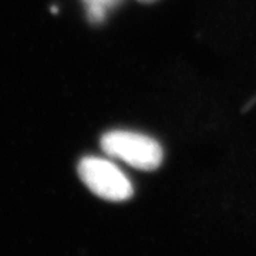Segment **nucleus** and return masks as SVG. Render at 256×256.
<instances>
[{"instance_id": "f03ea898", "label": "nucleus", "mask_w": 256, "mask_h": 256, "mask_svg": "<svg viewBox=\"0 0 256 256\" xmlns=\"http://www.w3.org/2000/svg\"><path fill=\"white\" fill-rule=\"evenodd\" d=\"M78 175L86 186L102 200L121 202L132 196V185L127 175L108 160L82 158L78 164Z\"/></svg>"}, {"instance_id": "7ed1b4c3", "label": "nucleus", "mask_w": 256, "mask_h": 256, "mask_svg": "<svg viewBox=\"0 0 256 256\" xmlns=\"http://www.w3.org/2000/svg\"><path fill=\"white\" fill-rule=\"evenodd\" d=\"M82 3L86 6L88 20L94 24H98L104 22L110 10L117 8L120 3H122V0H82Z\"/></svg>"}, {"instance_id": "f257e3e1", "label": "nucleus", "mask_w": 256, "mask_h": 256, "mask_svg": "<svg viewBox=\"0 0 256 256\" xmlns=\"http://www.w3.org/2000/svg\"><path fill=\"white\" fill-rule=\"evenodd\" d=\"M101 146L110 156L142 171L156 170L164 156L156 140L134 131H110L101 138Z\"/></svg>"}, {"instance_id": "20e7f679", "label": "nucleus", "mask_w": 256, "mask_h": 256, "mask_svg": "<svg viewBox=\"0 0 256 256\" xmlns=\"http://www.w3.org/2000/svg\"><path fill=\"white\" fill-rule=\"evenodd\" d=\"M138 2H141V3H154L156 0H138Z\"/></svg>"}]
</instances>
